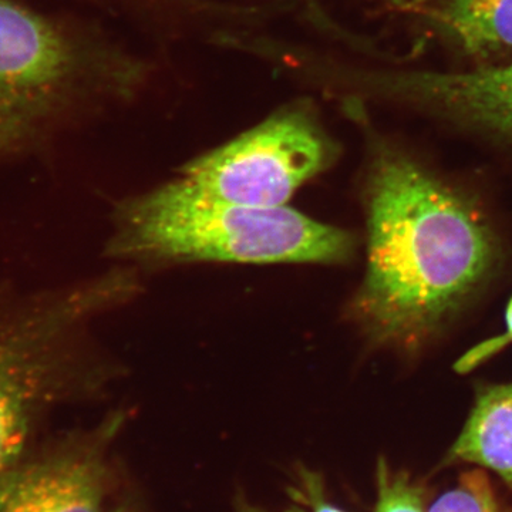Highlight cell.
Segmentation results:
<instances>
[{
  "label": "cell",
  "mask_w": 512,
  "mask_h": 512,
  "mask_svg": "<svg viewBox=\"0 0 512 512\" xmlns=\"http://www.w3.org/2000/svg\"><path fill=\"white\" fill-rule=\"evenodd\" d=\"M345 114L367 141V262L350 316L370 345L414 355L500 274L503 242L466 192Z\"/></svg>",
  "instance_id": "1"
},
{
  "label": "cell",
  "mask_w": 512,
  "mask_h": 512,
  "mask_svg": "<svg viewBox=\"0 0 512 512\" xmlns=\"http://www.w3.org/2000/svg\"><path fill=\"white\" fill-rule=\"evenodd\" d=\"M137 286L126 268L52 288L0 279V473L28 451L50 413L99 399L116 380L92 323L136 295Z\"/></svg>",
  "instance_id": "2"
},
{
  "label": "cell",
  "mask_w": 512,
  "mask_h": 512,
  "mask_svg": "<svg viewBox=\"0 0 512 512\" xmlns=\"http://www.w3.org/2000/svg\"><path fill=\"white\" fill-rule=\"evenodd\" d=\"M104 255L136 264H346L357 239L288 207L222 200L180 177L117 202Z\"/></svg>",
  "instance_id": "3"
},
{
  "label": "cell",
  "mask_w": 512,
  "mask_h": 512,
  "mask_svg": "<svg viewBox=\"0 0 512 512\" xmlns=\"http://www.w3.org/2000/svg\"><path fill=\"white\" fill-rule=\"evenodd\" d=\"M156 73L150 57L0 0V89L46 116L133 103Z\"/></svg>",
  "instance_id": "4"
},
{
  "label": "cell",
  "mask_w": 512,
  "mask_h": 512,
  "mask_svg": "<svg viewBox=\"0 0 512 512\" xmlns=\"http://www.w3.org/2000/svg\"><path fill=\"white\" fill-rule=\"evenodd\" d=\"M342 146L312 97L282 104L221 146L181 167L180 177L220 197L259 208L286 207L303 185L338 163Z\"/></svg>",
  "instance_id": "5"
},
{
  "label": "cell",
  "mask_w": 512,
  "mask_h": 512,
  "mask_svg": "<svg viewBox=\"0 0 512 512\" xmlns=\"http://www.w3.org/2000/svg\"><path fill=\"white\" fill-rule=\"evenodd\" d=\"M303 79L323 93L404 103L512 146V62L436 72L362 67L313 49Z\"/></svg>",
  "instance_id": "6"
},
{
  "label": "cell",
  "mask_w": 512,
  "mask_h": 512,
  "mask_svg": "<svg viewBox=\"0 0 512 512\" xmlns=\"http://www.w3.org/2000/svg\"><path fill=\"white\" fill-rule=\"evenodd\" d=\"M124 423V413H111L92 430L26 451L0 473V512H104L110 448Z\"/></svg>",
  "instance_id": "7"
},
{
  "label": "cell",
  "mask_w": 512,
  "mask_h": 512,
  "mask_svg": "<svg viewBox=\"0 0 512 512\" xmlns=\"http://www.w3.org/2000/svg\"><path fill=\"white\" fill-rule=\"evenodd\" d=\"M467 463L494 471L512 488V383L483 384L444 466Z\"/></svg>",
  "instance_id": "8"
},
{
  "label": "cell",
  "mask_w": 512,
  "mask_h": 512,
  "mask_svg": "<svg viewBox=\"0 0 512 512\" xmlns=\"http://www.w3.org/2000/svg\"><path fill=\"white\" fill-rule=\"evenodd\" d=\"M440 35L470 55L512 52V0H413Z\"/></svg>",
  "instance_id": "9"
},
{
  "label": "cell",
  "mask_w": 512,
  "mask_h": 512,
  "mask_svg": "<svg viewBox=\"0 0 512 512\" xmlns=\"http://www.w3.org/2000/svg\"><path fill=\"white\" fill-rule=\"evenodd\" d=\"M50 117L25 100L0 89V156L35 143Z\"/></svg>",
  "instance_id": "10"
},
{
  "label": "cell",
  "mask_w": 512,
  "mask_h": 512,
  "mask_svg": "<svg viewBox=\"0 0 512 512\" xmlns=\"http://www.w3.org/2000/svg\"><path fill=\"white\" fill-rule=\"evenodd\" d=\"M427 512H512L495 495L487 474L471 470L456 487L441 494Z\"/></svg>",
  "instance_id": "11"
},
{
  "label": "cell",
  "mask_w": 512,
  "mask_h": 512,
  "mask_svg": "<svg viewBox=\"0 0 512 512\" xmlns=\"http://www.w3.org/2000/svg\"><path fill=\"white\" fill-rule=\"evenodd\" d=\"M375 512H427L424 488L404 471L393 470L380 458L376 468Z\"/></svg>",
  "instance_id": "12"
},
{
  "label": "cell",
  "mask_w": 512,
  "mask_h": 512,
  "mask_svg": "<svg viewBox=\"0 0 512 512\" xmlns=\"http://www.w3.org/2000/svg\"><path fill=\"white\" fill-rule=\"evenodd\" d=\"M292 491L298 504L309 508L311 512H348L328 500L323 477L309 468H298V481Z\"/></svg>",
  "instance_id": "13"
},
{
  "label": "cell",
  "mask_w": 512,
  "mask_h": 512,
  "mask_svg": "<svg viewBox=\"0 0 512 512\" xmlns=\"http://www.w3.org/2000/svg\"><path fill=\"white\" fill-rule=\"evenodd\" d=\"M512 345V296L505 311V330L503 335L497 336L490 340L474 346L473 349L468 350L466 355L458 359L456 363V370L458 373H467L476 367L483 365L488 359L497 355L498 352Z\"/></svg>",
  "instance_id": "14"
},
{
  "label": "cell",
  "mask_w": 512,
  "mask_h": 512,
  "mask_svg": "<svg viewBox=\"0 0 512 512\" xmlns=\"http://www.w3.org/2000/svg\"><path fill=\"white\" fill-rule=\"evenodd\" d=\"M138 22H150L174 12L184 0H109Z\"/></svg>",
  "instance_id": "15"
},
{
  "label": "cell",
  "mask_w": 512,
  "mask_h": 512,
  "mask_svg": "<svg viewBox=\"0 0 512 512\" xmlns=\"http://www.w3.org/2000/svg\"><path fill=\"white\" fill-rule=\"evenodd\" d=\"M235 507H237V512H305V508L299 507V505L288 508V510L272 511L268 510V508L261 507V505L251 503V501L247 500L245 497H238L237 501H235Z\"/></svg>",
  "instance_id": "16"
},
{
  "label": "cell",
  "mask_w": 512,
  "mask_h": 512,
  "mask_svg": "<svg viewBox=\"0 0 512 512\" xmlns=\"http://www.w3.org/2000/svg\"><path fill=\"white\" fill-rule=\"evenodd\" d=\"M111 512H130V511H128L127 508L121 507V508H117V510H113Z\"/></svg>",
  "instance_id": "17"
}]
</instances>
